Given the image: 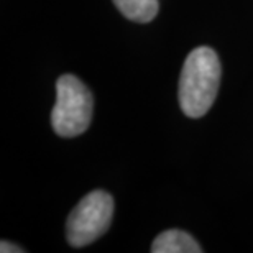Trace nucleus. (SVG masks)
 Returning a JSON list of instances; mask_svg holds the SVG:
<instances>
[{
  "mask_svg": "<svg viewBox=\"0 0 253 253\" xmlns=\"http://www.w3.org/2000/svg\"><path fill=\"white\" fill-rule=\"evenodd\" d=\"M220 61L209 46H199L188 54L179 78V105L184 115L199 119L209 112L219 92Z\"/></svg>",
  "mask_w": 253,
  "mask_h": 253,
  "instance_id": "obj_1",
  "label": "nucleus"
},
{
  "mask_svg": "<svg viewBox=\"0 0 253 253\" xmlns=\"http://www.w3.org/2000/svg\"><path fill=\"white\" fill-rule=\"evenodd\" d=\"M94 97L83 81L63 74L56 81V104L51 110L54 133L73 138L84 133L92 120Z\"/></svg>",
  "mask_w": 253,
  "mask_h": 253,
  "instance_id": "obj_2",
  "label": "nucleus"
},
{
  "mask_svg": "<svg viewBox=\"0 0 253 253\" xmlns=\"http://www.w3.org/2000/svg\"><path fill=\"white\" fill-rule=\"evenodd\" d=\"M114 217V199L105 191L85 194L74 207L66 224L69 245L81 249L92 244L109 230Z\"/></svg>",
  "mask_w": 253,
  "mask_h": 253,
  "instance_id": "obj_3",
  "label": "nucleus"
},
{
  "mask_svg": "<svg viewBox=\"0 0 253 253\" xmlns=\"http://www.w3.org/2000/svg\"><path fill=\"white\" fill-rule=\"evenodd\" d=\"M153 253H201L202 249L188 232L171 229L165 230L151 244Z\"/></svg>",
  "mask_w": 253,
  "mask_h": 253,
  "instance_id": "obj_4",
  "label": "nucleus"
},
{
  "mask_svg": "<svg viewBox=\"0 0 253 253\" xmlns=\"http://www.w3.org/2000/svg\"><path fill=\"white\" fill-rule=\"evenodd\" d=\"M125 18L136 23H148L158 15V0H114Z\"/></svg>",
  "mask_w": 253,
  "mask_h": 253,
  "instance_id": "obj_5",
  "label": "nucleus"
},
{
  "mask_svg": "<svg viewBox=\"0 0 253 253\" xmlns=\"http://www.w3.org/2000/svg\"><path fill=\"white\" fill-rule=\"evenodd\" d=\"M0 252L2 253H12V252L23 253L25 250L20 245H15V244H10V242H7V240H2V244H0Z\"/></svg>",
  "mask_w": 253,
  "mask_h": 253,
  "instance_id": "obj_6",
  "label": "nucleus"
}]
</instances>
